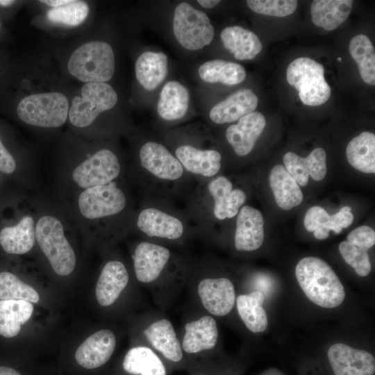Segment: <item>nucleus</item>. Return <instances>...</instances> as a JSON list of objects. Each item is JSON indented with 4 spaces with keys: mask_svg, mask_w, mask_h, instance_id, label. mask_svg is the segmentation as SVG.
<instances>
[{
    "mask_svg": "<svg viewBox=\"0 0 375 375\" xmlns=\"http://www.w3.org/2000/svg\"><path fill=\"white\" fill-rule=\"evenodd\" d=\"M294 0H248L247 3L253 12L265 15L283 17L294 12L297 6Z\"/></svg>",
    "mask_w": 375,
    "mask_h": 375,
    "instance_id": "58836bf2",
    "label": "nucleus"
},
{
    "mask_svg": "<svg viewBox=\"0 0 375 375\" xmlns=\"http://www.w3.org/2000/svg\"><path fill=\"white\" fill-rule=\"evenodd\" d=\"M0 183H1V180H0Z\"/></svg>",
    "mask_w": 375,
    "mask_h": 375,
    "instance_id": "5fc2aeb1",
    "label": "nucleus"
},
{
    "mask_svg": "<svg viewBox=\"0 0 375 375\" xmlns=\"http://www.w3.org/2000/svg\"><path fill=\"white\" fill-rule=\"evenodd\" d=\"M265 126L263 115L254 111L229 126L226 131V138L238 156H245L254 148Z\"/></svg>",
    "mask_w": 375,
    "mask_h": 375,
    "instance_id": "4468645a",
    "label": "nucleus"
},
{
    "mask_svg": "<svg viewBox=\"0 0 375 375\" xmlns=\"http://www.w3.org/2000/svg\"><path fill=\"white\" fill-rule=\"evenodd\" d=\"M264 300L263 294L259 291L239 295L236 299L238 314L253 333H261L267 327V313L262 307Z\"/></svg>",
    "mask_w": 375,
    "mask_h": 375,
    "instance_id": "72a5a7b5",
    "label": "nucleus"
},
{
    "mask_svg": "<svg viewBox=\"0 0 375 375\" xmlns=\"http://www.w3.org/2000/svg\"><path fill=\"white\" fill-rule=\"evenodd\" d=\"M269 183L280 208L289 210L302 203L303 194L300 186L284 165L278 164L271 169Z\"/></svg>",
    "mask_w": 375,
    "mask_h": 375,
    "instance_id": "cd10ccee",
    "label": "nucleus"
},
{
    "mask_svg": "<svg viewBox=\"0 0 375 375\" xmlns=\"http://www.w3.org/2000/svg\"><path fill=\"white\" fill-rule=\"evenodd\" d=\"M0 375H24L22 371L15 366L0 364Z\"/></svg>",
    "mask_w": 375,
    "mask_h": 375,
    "instance_id": "49530a36",
    "label": "nucleus"
},
{
    "mask_svg": "<svg viewBox=\"0 0 375 375\" xmlns=\"http://www.w3.org/2000/svg\"><path fill=\"white\" fill-rule=\"evenodd\" d=\"M346 156L348 162L356 169L366 174L375 173V135L362 132L347 144Z\"/></svg>",
    "mask_w": 375,
    "mask_h": 375,
    "instance_id": "473e14b6",
    "label": "nucleus"
},
{
    "mask_svg": "<svg viewBox=\"0 0 375 375\" xmlns=\"http://www.w3.org/2000/svg\"><path fill=\"white\" fill-rule=\"evenodd\" d=\"M220 38L224 48L240 60L253 59L262 49L258 36L240 26L226 27L222 31Z\"/></svg>",
    "mask_w": 375,
    "mask_h": 375,
    "instance_id": "bb28decb",
    "label": "nucleus"
},
{
    "mask_svg": "<svg viewBox=\"0 0 375 375\" xmlns=\"http://www.w3.org/2000/svg\"><path fill=\"white\" fill-rule=\"evenodd\" d=\"M301 288L315 304L326 308L339 306L344 301V287L331 267L317 257L301 259L295 267Z\"/></svg>",
    "mask_w": 375,
    "mask_h": 375,
    "instance_id": "f257e3e1",
    "label": "nucleus"
},
{
    "mask_svg": "<svg viewBox=\"0 0 375 375\" xmlns=\"http://www.w3.org/2000/svg\"><path fill=\"white\" fill-rule=\"evenodd\" d=\"M209 192L214 199V215L218 219L226 218L227 206L233 184L226 176H218L212 180L208 186Z\"/></svg>",
    "mask_w": 375,
    "mask_h": 375,
    "instance_id": "4c0bfd02",
    "label": "nucleus"
},
{
    "mask_svg": "<svg viewBox=\"0 0 375 375\" xmlns=\"http://www.w3.org/2000/svg\"><path fill=\"white\" fill-rule=\"evenodd\" d=\"M258 97L250 89L238 90L215 104L210 110V120L217 124L238 121L255 111Z\"/></svg>",
    "mask_w": 375,
    "mask_h": 375,
    "instance_id": "a211bd4d",
    "label": "nucleus"
},
{
    "mask_svg": "<svg viewBox=\"0 0 375 375\" xmlns=\"http://www.w3.org/2000/svg\"><path fill=\"white\" fill-rule=\"evenodd\" d=\"M246 194L241 189H233L231 191L227 206L226 218H232L238 214L239 208L246 201Z\"/></svg>",
    "mask_w": 375,
    "mask_h": 375,
    "instance_id": "c03bdc74",
    "label": "nucleus"
},
{
    "mask_svg": "<svg viewBox=\"0 0 375 375\" xmlns=\"http://www.w3.org/2000/svg\"><path fill=\"white\" fill-rule=\"evenodd\" d=\"M15 1L13 0H0V6L8 7L13 5Z\"/></svg>",
    "mask_w": 375,
    "mask_h": 375,
    "instance_id": "8fccbe9b",
    "label": "nucleus"
},
{
    "mask_svg": "<svg viewBox=\"0 0 375 375\" xmlns=\"http://www.w3.org/2000/svg\"><path fill=\"white\" fill-rule=\"evenodd\" d=\"M198 375H205V374H198Z\"/></svg>",
    "mask_w": 375,
    "mask_h": 375,
    "instance_id": "864d4df0",
    "label": "nucleus"
},
{
    "mask_svg": "<svg viewBox=\"0 0 375 375\" xmlns=\"http://www.w3.org/2000/svg\"><path fill=\"white\" fill-rule=\"evenodd\" d=\"M40 1L52 8H56L68 3L70 0H42Z\"/></svg>",
    "mask_w": 375,
    "mask_h": 375,
    "instance_id": "de8ad7c7",
    "label": "nucleus"
},
{
    "mask_svg": "<svg viewBox=\"0 0 375 375\" xmlns=\"http://www.w3.org/2000/svg\"><path fill=\"white\" fill-rule=\"evenodd\" d=\"M137 225L149 237L176 240L183 234V224L178 218L158 209L149 208L142 210Z\"/></svg>",
    "mask_w": 375,
    "mask_h": 375,
    "instance_id": "412c9836",
    "label": "nucleus"
},
{
    "mask_svg": "<svg viewBox=\"0 0 375 375\" xmlns=\"http://www.w3.org/2000/svg\"><path fill=\"white\" fill-rule=\"evenodd\" d=\"M141 165L156 177L168 181L181 178L183 167L179 160L162 144L149 141L140 148Z\"/></svg>",
    "mask_w": 375,
    "mask_h": 375,
    "instance_id": "f8f14e48",
    "label": "nucleus"
},
{
    "mask_svg": "<svg viewBox=\"0 0 375 375\" xmlns=\"http://www.w3.org/2000/svg\"><path fill=\"white\" fill-rule=\"evenodd\" d=\"M283 161L288 172L301 187L307 185L309 177L319 181L326 175V153L321 147L315 149L305 158L291 151L287 152Z\"/></svg>",
    "mask_w": 375,
    "mask_h": 375,
    "instance_id": "2eb2a0df",
    "label": "nucleus"
},
{
    "mask_svg": "<svg viewBox=\"0 0 375 375\" xmlns=\"http://www.w3.org/2000/svg\"><path fill=\"white\" fill-rule=\"evenodd\" d=\"M118 96L108 83H88L75 96L69 109L70 122L79 128L93 123L99 115L112 108L117 103Z\"/></svg>",
    "mask_w": 375,
    "mask_h": 375,
    "instance_id": "0eeeda50",
    "label": "nucleus"
},
{
    "mask_svg": "<svg viewBox=\"0 0 375 375\" xmlns=\"http://www.w3.org/2000/svg\"><path fill=\"white\" fill-rule=\"evenodd\" d=\"M126 203L124 194L113 182L87 188L78 198L81 213L91 219L119 213Z\"/></svg>",
    "mask_w": 375,
    "mask_h": 375,
    "instance_id": "6e6552de",
    "label": "nucleus"
},
{
    "mask_svg": "<svg viewBox=\"0 0 375 375\" xmlns=\"http://www.w3.org/2000/svg\"><path fill=\"white\" fill-rule=\"evenodd\" d=\"M190 95L185 85L178 81L166 82L160 92L157 103L158 116L165 121L183 118L189 109Z\"/></svg>",
    "mask_w": 375,
    "mask_h": 375,
    "instance_id": "aec40b11",
    "label": "nucleus"
},
{
    "mask_svg": "<svg viewBox=\"0 0 375 375\" xmlns=\"http://www.w3.org/2000/svg\"><path fill=\"white\" fill-rule=\"evenodd\" d=\"M200 78L208 83H220L227 85L241 83L247 73L240 64L222 59H213L203 62L198 68Z\"/></svg>",
    "mask_w": 375,
    "mask_h": 375,
    "instance_id": "2f4dec72",
    "label": "nucleus"
},
{
    "mask_svg": "<svg viewBox=\"0 0 375 375\" xmlns=\"http://www.w3.org/2000/svg\"><path fill=\"white\" fill-rule=\"evenodd\" d=\"M339 251L344 261L354 268L358 275L366 276L370 273L372 265L367 251L343 241L339 244Z\"/></svg>",
    "mask_w": 375,
    "mask_h": 375,
    "instance_id": "ea45409f",
    "label": "nucleus"
},
{
    "mask_svg": "<svg viewBox=\"0 0 375 375\" xmlns=\"http://www.w3.org/2000/svg\"><path fill=\"white\" fill-rule=\"evenodd\" d=\"M69 109L68 99L63 94L48 92L23 97L17 106L16 113L27 124L56 128L65 123Z\"/></svg>",
    "mask_w": 375,
    "mask_h": 375,
    "instance_id": "7ed1b4c3",
    "label": "nucleus"
},
{
    "mask_svg": "<svg viewBox=\"0 0 375 375\" xmlns=\"http://www.w3.org/2000/svg\"><path fill=\"white\" fill-rule=\"evenodd\" d=\"M35 228L32 217L26 215L15 225L0 228V247L7 254L22 255L33 247Z\"/></svg>",
    "mask_w": 375,
    "mask_h": 375,
    "instance_id": "393cba45",
    "label": "nucleus"
},
{
    "mask_svg": "<svg viewBox=\"0 0 375 375\" xmlns=\"http://www.w3.org/2000/svg\"><path fill=\"white\" fill-rule=\"evenodd\" d=\"M120 170L117 156L112 151L103 149L78 165L73 171L72 178L78 186L87 189L112 182Z\"/></svg>",
    "mask_w": 375,
    "mask_h": 375,
    "instance_id": "1a4fd4ad",
    "label": "nucleus"
},
{
    "mask_svg": "<svg viewBox=\"0 0 375 375\" xmlns=\"http://www.w3.org/2000/svg\"><path fill=\"white\" fill-rule=\"evenodd\" d=\"M349 53L358 65L362 79L367 84L375 85V51L367 36L359 34L349 42Z\"/></svg>",
    "mask_w": 375,
    "mask_h": 375,
    "instance_id": "f704fd0d",
    "label": "nucleus"
},
{
    "mask_svg": "<svg viewBox=\"0 0 375 375\" xmlns=\"http://www.w3.org/2000/svg\"><path fill=\"white\" fill-rule=\"evenodd\" d=\"M172 30L178 43L190 51L209 45L215 36V29L208 15L185 1L174 8Z\"/></svg>",
    "mask_w": 375,
    "mask_h": 375,
    "instance_id": "39448f33",
    "label": "nucleus"
},
{
    "mask_svg": "<svg viewBox=\"0 0 375 375\" xmlns=\"http://www.w3.org/2000/svg\"><path fill=\"white\" fill-rule=\"evenodd\" d=\"M197 292L203 306L212 315L225 316L234 306V286L226 278H203L199 283Z\"/></svg>",
    "mask_w": 375,
    "mask_h": 375,
    "instance_id": "ddd939ff",
    "label": "nucleus"
},
{
    "mask_svg": "<svg viewBox=\"0 0 375 375\" xmlns=\"http://www.w3.org/2000/svg\"><path fill=\"white\" fill-rule=\"evenodd\" d=\"M328 358L335 375H374L375 359L370 353L337 343L328 351Z\"/></svg>",
    "mask_w": 375,
    "mask_h": 375,
    "instance_id": "9b49d317",
    "label": "nucleus"
},
{
    "mask_svg": "<svg viewBox=\"0 0 375 375\" xmlns=\"http://www.w3.org/2000/svg\"><path fill=\"white\" fill-rule=\"evenodd\" d=\"M89 11V6L85 1L70 0L67 4L50 8L46 17L51 23L74 27L85 21Z\"/></svg>",
    "mask_w": 375,
    "mask_h": 375,
    "instance_id": "e433bc0d",
    "label": "nucleus"
},
{
    "mask_svg": "<svg viewBox=\"0 0 375 375\" xmlns=\"http://www.w3.org/2000/svg\"><path fill=\"white\" fill-rule=\"evenodd\" d=\"M167 72L168 58L163 52L144 51L135 61V77L139 84L147 91L158 88L166 78Z\"/></svg>",
    "mask_w": 375,
    "mask_h": 375,
    "instance_id": "a878e982",
    "label": "nucleus"
},
{
    "mask_svg": "<svg viewBox=\"0 0 375 375\" xmlns=\"http://www.w3.org/2000/svg\"><path fill=\"white\" fill-rule=\"evenodd\" d=\"M347 242L362 249L368 251L375 244V231L368 226H361L351 231Z\"/></svg>",
    "mask_w": 375,
    "mask_h": 375,
    "instance_id": "a19ab883",
    "label": "nucleus"
},
{
    "mask_svg": "<svg viewBox=\"0 0 375 375\" xmlns=\"http://www.w3.org/2000/svg\"><path fill=\"white\" fill-rule=\"evenodd\" d=\"M1 21H0V28H1Z\"/></svg>",
    "mask_w": 375,
    "mask_h": 375,
    "instance_id": "603ef678",
    "label": "nucleus"
},
{
    "mask_svg": "<svg viewBox=\"0 0 375 375\" xmlns=\"http://www.w3.org/2000/svg\"><path fill=\"white\" fill-rule=\"evenodd\" d=\"M35 237L41 250L58 275L67 276L74 271L75 253L65 236L59 219L49 215L40 218L35 226Z\"/></svg>",
    "mask_w": 375,
    "mask_h": 375,
    "instance_id": "20e7f679",
    "label": "nucleus"
},
{
    "mask_svg": "<svg viewBox=\"0 0 375 375\" xmlns=\"http://www.w3.org/2000/svg\"><path fill=\"white\" fill-rule=\"evenodd\" d=\"M122 368L125 375H167L161 358L145 346L130 349L123 358Z\"/></svg>",
    "mask_w": 375,
    "mask_h": 375,
    "instance_id": "c85d7f7f",
    "label": "nucleus"
},
{
    "mask_svg": "<svg viewBox=\"0 0 375 375\" xmlns=\"http://www.w3.org/2000/svg\"><path fill=\"white\" fill-rule=\"evenodd\" d=\"M324 71L321 64L310 58H298L288 65V83L298 90L305 105L317 106L328 100L331 90Z\"/></svg>",
    "mask_w": 375,
    "mask_h": 375,
    "instance_id": "423d86ee",
    "label": "nucleus"
},
{
    "mask_svg": "<svg viewBox=\"0 0 375 375\" xmlns=\"http://www.w3.org/2000/svg\"><path fill=\"white\" fill-rule=\"evenodd\" d=\"M39 299L38 292L15 274L7 270L0 271V300H24L38 303Z\"/></svg>",
    "mask_w": 375,
    "mask_h": 375,
    "instance_id": "c9c22d12",
    "label": "nucleus"
},
{
    "mask_svg": "<svg viewBox=\"0 0 375 375\" xmlns=\"http://www.w3.org/2000/svg\"><path fill=\"white\" fill-rule=\"evenodd\" d=\"M112 47L104 41L85 42L76 49L67 63L69 73L85 83H106L115 73Z\"/></svg>",
    "mask_w": 375,
    "mask_h": 375,
    "instance_id": "f03ea898",
    "label": "nucleus"
},
{
    "mask_svg": "<svg viewBox=\"0 0 375 375\" xmlns=\"http://www.w3.org/2000/svg\"><path fill=\"white\" fill-rule=\"evenodd\" d=\"M128 273L118 260L108 262L102 269L96 285V297L102 306L112 305L128 283Z\"/></svg>",
    "mask_w": 375,
    "mask_h": 375,
    "instance_id": "5701e85b",
    "label": "nucleus"
},
{
    "mask_svg": "<svg viewBox=\"0 0 375 375\" xmlns=\"http://www.w3.org/2000/svg\"><path fill=\"white\" fill-rule=\"evenodd\" d=\"M171 253L165 247L148 242L138 244L133 255L137 279L143 283L155 281L168 262Z\"/></svg>",
    "mask_w": 375,
    "mask_h": 375,
    "instance_id": "dca6fc26",
    "label": "nucleus"
},
{
    "mask_svg": "<svg viewBox=\"0 0 375 375\" xmlns=\"http://www.w3.org/2000/svg\"><path fill=\"white\" fill-rule=\"evenodd\" d=\"M33 306L24 300H0V336L14 338L31 317Z\"/></svg>",
    "mask_w": 375,
    "mask_h": 375,
    "instance_id": "7c9ffc66",
    "label": "nucleus"
},
{
    "mask_svg": "<svg viewBox=\"0 0 375 375\" xmlns=\"http://www.w3.org/2000/svg\"><path fill=\"white\" fill-rule=\"evenodd\" d=\"M351 0H314L310 12L313 24L326 31H333L348 18Z\"/></svg>",
    "mask_w": 375,
    "mask_h": 375,
    "instance_id": "c756f323",
    "label": "nucleus"
},
{
    "mask_svg": "<svg viewBox=\"0 0 375 375\" xmlns=\"http://www.w3.org/2000/svg\"><path fill=\"white\" fill-rule=\"evenodd\" d=\"M331 220V215L322 207L315 206L310 208L304 217V226L310 232H314L318 228L326 226Z\"/></svg>",
    "mask_w": 375,
    "mask_h": 375,
    "instance_id": "79ce46f5",
    "label": "nucleus"
},
{
    "mask_svg": "<svg viewBox=\"0 0 375 375\" xmlns=\"http://www.w3.org/2000/svg\"><path fill=\"white\" fill-rule=\"evenodd\" d=\"M116 347L114 333L107 329L100 330L89 336L76 350V365L86 371H92L106 365L112 357Z\"/></svg>",
    "mask_w": 375,
    "mask_h": 375,
    "instance_id": "9d476101",
    "label": "nucleus"
},
{
    "mask_svg": "<svg viewBox=\"0 0 375 375\" xmlns=\"http://www.w3.org/2000/svg\"><path fill=\"white\" fill-rule=\"evenodd\" d=\"M265 238L262 213L249 206H243L238 214L235 247L238 251H253L261 247Z\"/></svg>",
    "mask_w": 375,
    "mask_h": 375,
    "instance_id": "f3484780",
    "label": "nucleus"
},
{
    "mask_svg": "<svg viewBox=\"0 0 375 375\" xmlns=\"http://www.w3.org/2000/svg\"><path fill=\"white\" fill-rule=\"evenodd\" d=\"M176 158L187 171L206 177L215 176L221 168L222 156L214 149H200L190 144L179 146Z\"/></svg>",
    "mask_w": 375,
    "mask_h": 375,
    "instance_id": "b1692460",
    "label": "nucleus"
},
{
    "mask_svg": "<svg viewBox=\"0 0 375 375\" xmlns=\"http://www.w3.org/2000/svg\"><path fill=\"white\" fill-rule=\"evenodd\" d=\"M338 61H340V62L342 61V58H338Z\"/></svg>",
    "mask_w": 375,
    "mask_h": 375,
    "instance_id": "3c124183",
    "label": "nucleus"
},
{
    "mask_svg": "<svg viewBox=\"0 0 375 375\" xmlns=\"http://www.w3.org/2000/svg\"><path fill=\"white\" fill-rule=\"evenodd\" d=\"M144 333L151 346L166 360L172 362L183 360L181 344L169 319H160L152 322L144 329Z\"/></svg>",
    "mask_w": 375,
    "mask_h": 375,
    "instance_id": "4be33fe9",
    "label": "nucleus"
},
{
    "mask_svg": "<svg viewBox=\"0 0 375 375\" xmlns=\"http://www.w3.org/2000/svg\"><path fill=\"white\" fill-rule=\"evenodd\" d=\"M217 339L216 321L205 315L185 324L181 347L186 353L197 354L214 348Z\"/></svg>",
    "mask_w": 375,
    "mask_h": 375,
    "instance_id": "6ab92c4d",
    "label": "nucleus"
},
{
    "mask_svg": "<svg viewBox=\"0 0 375 375\" xmlns=\"http://www.w3.org/2000/svg\"><path fill=\"white\" fill-rule=\"evenodd\" d=\"M351 210V208L349 206L341 208L338 212L331 215V221L342 228L349 227L354 219Z\"/></svg>",
    "mask_w": 375,
    "mask_h": 375,
    "instance_id": "a18cd8bd",
    "label": "nucleus"
},
{
    "mask_svg": "<svg viewBox=\"0 0 375 375\" xmlns=\"http://www.w3.org/2000/svg\"><path fill=\"white\" fill-rule=\"evenodd\" d=\"M15 158L5 145L0 133V172L6 175L13 174L17 169Z\"/></svg>",
    "mask_w": 375,
    "mask_h": 375,
    "instance_id": "37998d69",
    "label": "nucleus"
},
{
    "mask_svg": "<svg viewBox=\"0 0 375 375\" xmlns=\"http://www.w3.org/2000/svg\"><path fill=\"white\" fill-rule=\"evenodd\" d=\"M220 1L217 0H199L197 3L204 8H212L216 6Z\"/></svg>",
    "mask_w": 375,
    "mask_h": 375,
    "instance_id": "09e8293b",
    "label": "nucleus"
}]
</instances>
